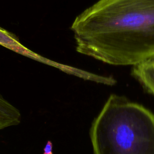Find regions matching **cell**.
<instances>
[{
  "label": "cell",
  "instance_id": "1",
  "mask_svg": "<svg viewBox=\"0 0 154 154\" xmlns=\"http://www.w3.org/2000/svg\"><path fill=\"white\" fill-rule=\"evenodd\" d=\"M76 51L114 66L154 59V0H99L74 20Z\"/></svg>",
  "mask_w": 154,
  "mask_h": 154
},
{
  "label": "cell",
  "instance_id": "2",
  "mask_svg": "<svg viewBox=\"0 0 154 154\" xmlns=\"http://www.w3.org/2000/svg\"><path fill=\"white\" fill-rule=\"evenodd\" d=\"M93 154H154V113L111 94L90 129Z\"/></svg>",
  "mask_w": 154,
  "mask_h": 154
},
{
  "label": "cell",
  "instance_id": "3",
  "mask_svg": "<svg viewBox=\"0 0 154 154\" xmlns=\"http://www.w3.org/2000/svg\"><path fill=\"white\" fill-rule=\"evenodd\" d=\"M132 75L146 91L154 96V59H150L134 66Z\"/></svg>",
  "mask_w": 154,
  "mask_h": 154
},
{
  "label": "cell",
  "instance_id": "4",
  "mask_svg": "<svg viewBox=\"0 0 154 154\" xmlns=\"http://www.w3.org/2000/svg\"><path fill=\"white\" fill-rule=\"evenodd\" d=\"M0 45L8 48L14 52L35 59V60L43 63H48V60L38 56V55L31 52L23 46L17 39V38L11 32L6 31L0 26Z\"/></svg>",
  "mask_w": 154,
  "mask_h": 154
},
{
  "label": "cell",
  "instance_id": "5",
  "mask_svg": "<svg viewBox=\"0 0 154 154\" xmlns=\"http://www.w3.org/2000/svg\"><path fill=\"white\" fill-rule=\"evenodd\" d=\"M19 110L0 94V130L20 123Z\"/></svg>",
  "mask_w": 154,
  "mask_h": 154
},
{
  "label": "cell",
  "instance_id": "6",
  "mask_svg": "<svg viewBox=\"0 0 154 154\" xmlns=\"http://www.w3.org/2000/svg\"><path fill=\"white\" fill-rule=\"evenodd\" d=\"M52 143L50 141H48L43 149V154H53L52 153Z\"/></svg>",
  "mask_w": 154,
  "mask_h": 154
}]
</instances>
